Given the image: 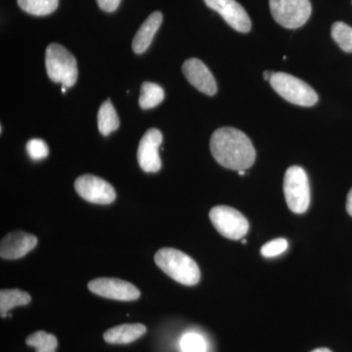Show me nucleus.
Returning a JSON list of instances; mask_svg holds the SVG:
<instances>
[{
  "mask_svg": "<svg viewBox=\"0 0 352 352\" xmlns=\"http://www.w3.org/2000/svg\"><path fill=\"white\" fill-rule=\"evenodd\" d=\"M239 175H245V170H239Z\"/></svg>",
  "mask_w": 352,
  "mask_h": 352,
  "instance_id": "nucleus-29",
  "label": "nucleus"
},
{
  "mask_svg": "<svg viewBox=\"0 0 352 352\" xmlns=\"http://www.w3.org/2000/svg\"><path fill=\"white\" fill-rule=\"evenodd\" d=\"M210 147L215 161L229 170H245L256 161V149L251 139L234 127H221L215 131Z\"/></svg>",
  "mask_w": 352,
  "mask_h": 352,
  "instance_id": "nucleus-1",
  "label": "nucleus"
},
{
  "mask_svg": "<svg viewBox=\"0 0 352 352\" xmlns=\"http://www.w3.org/2000/svg\"><path fill=\"white\" fill-rule=\"evenodd\" d=\"M66 89H67V87H62V92H63V94H65V92H66Z\"/></svg>",
  "mask_w": 352,
  "mask_h": 352,
  "instance_id": "nucleus-30",
  "label": "nucleus"
},
{
  "mask_svg": "<svg viewBox=\"0 0 352 352\" xmlns=\"http://www.w3.org/2000/svg\"><path fill=\"white\" fill-rule=\"evenodd\" d=\"M180 346L183 352H206L207 349L205 340L195 333H188L183 336Z\"/></svg>",
  "mask_w": 352,
  "mask_h": 352,
  "instance_id": "nucleus-22",
  "label": "nucleus"
},
{
  "mask_svg": "<svg viewBox=\"0 0 352 352\" xmlns=\"http://www.w3.org/2000/svg\"><path fill=\"white\" fill-rule=\"evenodd\" d=\"M147 332L142 324H124L109 329L104 333V340L108 344H126L138 340Z\"/></svg>",
  "mask_w": 352,
  "mask_h": 352,
  "instance_id": "nucleus-15",
  "label": "nucleus"
},
{
  "mask_svg": "<svg viewBox=\"0 0 352 352\" xmlns=\"http://www.w3.org/2000/svg\"><path fill=\"white\" fill-rule=\"evenodd\" d=\"M27 152L34 161L45 159L50 154V148L41 139H32L27 143Z\"/></svg>",
  "mask_w": 352,
  "mask_h": 352,
  "instance_id": "nucleus-23",
  "label": "nucleus"
},
{
  "mask_svg": "<svg viewBox=\"0 0 352 352\" xmlns=\"http://www.w3.org/2000/svg\"><path fill=\"white\" fill-rule=\"evenodd\" d=\"M75 189L85 201L98 205H109L116 200L115 189L98 176L85 175L76 178Z\"/></svg>",
  "mask_w": 352,
  "mask_h": 352,
  "instance_id": "nucleus-8",
  "label": "nucleus"
},
{
  "mask_svg": "<svg viewBox=\"0 0 352 352\" xmlns=\"http://www.w3.org/2000/svg\"><path fill=\"white\" fill-rule=\"evenodd\" d=\"M208 7L217 11L227 24L237 32H249L252 22L243 6L236 0H204Z\"/></svg>",
  "mask_w": 352,
  "mask_h": 352,
  "instance_id": "nucleus-11",
  "label": "nucleus"
},
{
  "mask_svg": "<svg viewBox=\"0 0 352 352\" xmlns=\"http://www.w3.org/2000/svg\"><path fill=\"white\" fill-rule=\"evenodd\" d=\"M18 6L25 12L34 16H46L54 12L59 0H17Z\"/></svg>",
  "mask_w": 352,
  "mask_h": 352,
  "instance_id": "nucleus-19",
  "label": "nucleus"
},
{
  "mask_svg": "<svg viewBox=\"0 0 352 352\" xmlns=\"http://www.w3.org/2000/svg\"><path fill=\"white\" fill-rule=\"evenodd\" d=\"M164 99L163 88L156 83L145 82L141 87L140 97H139V106L147 110L157 107Z\"/></svg>",
  "mask_w": 352,
  "mask_h": 352,
  "instance_id": "nucleus-18",
  "label": "nucleus"
},
{
  "mask_svg": "<svg viewBox=\"0 0 352 352\" xmlns=\"http://www.w3.org/2000/svg\"><path fill=\"white\" fill-rule=\"evenodd\" d=\"M25 344L34 347L36 352H55L58 346V340L54 335L44 331H38L25 339Z\"/></svg>",
  "mask_w": 352,
  "mask_h": 352,
  "instance_id": "nucleus-20",
  "label": "nucleus"
},
{
  "mask_svg": "<svg viewBox=\"0 0 352 352\" xmlns=\"http://www.w3.org/2000/svg\"><path fill=\"white\" fill-rule=\"evenodd\" d=\"M346 210L349 215L352 217V188L349 192L346 199Z\"/></svg>",
  "mask_w": 352,
  "mask_h": 352,
  "instance_id": "nucleus-26",
  "label": "nucleus"
},
{
  "mask_svg": "<svg viewBox=\"0 0 352 352\" xmlns=\"http://www.w3.org/2000/svg\"><path fill=\"white\" fill-rule=\"evenodd\" d=\"M38 245V238L24 231L7 234L0 243V256L4 259H18L29 254Z\"/></svg>",
  "mask_w": 352,
  "mask_h": 352,
  "instance_id": "nucleus-13",
  "label": "nucleus"
},
{
  "mask_svg": "<svg viewBox=\"0 0 352 352\" xmlns=\"http://www.w3.org/2000/svg\"><path fill=\"white\" fill-rule=\"evenodd\" d=\"M270 11L275 21L287 29H298L309 19V0H270Z\"/></svg>",
  "mask_w": 352,
  "mask_h": 352,
  "instance_id": "nucleus-7",
  "label": "nucleus"
},
{
  "mask_svg": "<svg viewBox=\"0 0 352 352\" xmlns=\"http://www.w3.org/2000/svg\"><path fill=\"white\" fill-rule=\"evenodd\" d=\"M45 67L52 82H61L65 87H72L78 80V71L76 58L64 46L51 43L46 48Z\"/></svg>",
  "mask_w": 352,
  "mask_h": 352,
  "instance_id": "nucleus-3",
  "label": "nucleus"
},
{
  "mask_svg": "<svg viewBox=\"0 0 352 352\" xmlns=\"http://www.w3.org/2000/svg\"><path fill=\"white\" fill-rule=\"evenodd\" d=\"M97 122H98L99 131L104 136H108L109 134L119 129V117H118V113L110 100L105 101L102 104L98 115H97Z\"/></svg>",
  "mask_w": 352,
  "mask_h": 352,
  "instance_id": "nucleus-17",
  "label": "nucleus"
},
{
  "mask_svg": "<svg viewBox=\"0 0 352 352\" xmlns=\"http://www.w3.org/2000/svg\"><path fill=\"white\" fill-rule=\"evenodd\" d=\"M182 72L185 78L199 91L212 96L217 92V85L212 72L201 60L192 58L184 62Z\"/></svg>",
  "mask_w": 352,
  "mask_h": 352,
  "instance_id": "nucleus-12",
  "label": "nucleus"
},
{
  "mask_svg": "<svg viewBox=\"0 0 352 352\" xmlns=\"http://www.w3.org/2000/svg\"><path fill=\"white\" fill-rule=\"evenodd\" d=\"M270 82L273 89L289 103L311 107L318 101V95L314 88L289 74L274 73Z\"/></svg>",
  "mask_w": 352,
  "mask_h": 352,
  "instance_id": "nucleus-4",
  "label": "nucleus"
},
{
  "mask_svg": "<svg viewBox=\"0 0 352 352\" xmlns=\"http://www.w3.org/2000/svg\"><path fill=\"white\" fill-rule=\"evenodd\" d=\"M332 38L346 53H352V27L346 23L336 22L332 25Z\"/></svg>",
  "mask_w": 352,
  "mask_h": 352,
  "instance_id": "nucleus-21",
  "label": "nucleus"
},
{
  "mask_svg": "<svg viewBox=\"0 0 352 352\" xmlns=\"http://www.w3.org/2000/svg\"><path fill=\"white\" fill-rule=\"evenodd\" d=\"M157 267L168 276L185 286H194L200 281L201 272L198 264L179 250L164 248L155 254Z\"/></svg>",
  "mask_w": 352,
  "mask_h": 352,
  "instance_id": "nucleus-2",
  "label": "nucleus"
},
{
  "mask_svg": "<svg viewBox=\"0 0 352 352\" xmlns=\"http://www.w3.org/2000/svg\"><path fill=\"white\" fill-rule=\"evenodd\" d=\"M97 4L106 12H113L117 10L120 3V0H96Z\"/></svg>",
  "mask_w": 352,
  "mask_h": 352,
  "instance_id": "nucleus-25",
  "label": "nucleus"
},
{
  "mask_svg": "<svg viewBox=\"0 0 352 352\" xmlns=\"http://www.w3.org/2000/svg\"><path fill=\"white\" fill-rule=\"evenodd\" d=\"M30 294L22 289H1L0 291V314L1 317H6L9 310L20 305H27L31 302Z\"/></svg>",
  "mask_w": 352,
  "mask_h": 352,
  "instance_id": "nucleus-16",
  "label": "nucleus"
},
{
  "mask_svg": "<svg viewBox=\"0 0 352 352\" xmlns=\"http://www.w3.org/2000/svg\"><path fill=\"white\" fill-rule=\"evenodd\" d=\"M87 287L91 293L109 300L131 302L140 296V291L134 285L117 278H97L90 281Z\"/></svg>",
  "mask_w": 352,
  "mask_h": 352,
  "instance_id": "nucleus-9",
  "label": "nucleus"
},
{
  "mask_svg": "<svg viewBox=\"0 0 352 352\" xmlns=\"http://www.w3.org/2000/svg\"><path fill=\"white\" fill-rule=\"evenodd\" d=\"M212 226L220 235L230 240H240L247 235L250 224L239 210L227 206H217L210 212Z\"/></svg>",
  "mask_w": 352,
  "mask_h": 352,
  "instance_id": "nucleus-6",
  "label": "nucleus"
},
{
  "mask_svg": "<svg viewBox=\"0 0 352 352\" xmlns=\"http://www.w3.org/2000/svg\"><path fill=\"white\" fill-rule=\"evenodd\" d=\"M288 241L283 239V238L272 240L270 242L266 243L261 248V254H263L264 258H274V256L283 254L288 249Z\"/></svg>",
  "mask_w": 352,
  "mask_h": 352,
  "instance_id": "nucleus-24",
  "label": "nucleus"
},
{
  "mask_svg": "<svg viewBox=\"0 0 352 352\" xmlns=\"http://www.w3.org/2000/svg\"><path fill=\"white\" fill-rule=\"evenodd\" d=\"M311 352H332L329 349H326V347H321V349H314V351H312Z\"/></svg>",
  "mask_w": 352,
  "mask_h": 352,
  "instance_id": "nucleus-28",
  "label": "nucleus"
},
{
  "mask_svg": "<svg viewBox=\"0 0 352 352\" xmlns=\"http://www.w3.org/2000/svg\"><path fill=\"white\" fill-rule=\"evenodd\" d=\"M284 194L287 205L295 214H303L310 205V186L305 170L298 166L289 168L285 173Z\"/></svg>",
  "mask_w": 352,
  "mask_h": 352,
  "instance_id": "nucleus-5",
  "label": "nucleus"
},
{
  "mask_svg": "<svg viewBox=\"0 0 352 352\" xmlns=\"http://www.w3.org/2000/svg\"><path fill=\"white\" fill-rule=\"evenodd\" d=\"M162 22L163 14L157 11L152 13L139 28L132 41V50L136 54H142L148 50L157 30L161 27Z\"/></svg>",
  "mask_w": 352,
  "mask_h": 352,
  "instance_id": "nucleus-14",
  "label": "nucleus"
},
{
  "mask_svg": "<svg viewBox=\"0 0 352 352\" xmlns=\"http://www.w3.org/2000/svg\"><path fill=\"white\" fill-rule=\"evenodd\" d=\"M163 142V134L157 129L145 132L138 146L139 166L145 173H157L162 168L159 148Z\"/></svg>",
  "mask_w": 352,
  "mask_h": 352,
  "instance_id": "nucleus-10",
  "label": "nucleus"
},
{
  "mask_svg": "<svg viewBox=\"0 0 352 352\" xmlns=\"http://www.w3.org/2000/svg\"><path fill=\"white\" fill-rule=\"evenodd\" d=\"M274 75V73L271 71H265L263 73V78L265 80H270L271 78H272V76Z\"/></svg>",
  "mask_w": 352,
  "mask_h": 352,
  "instance_id": "nucleus-27",
  "label": "nucleus"
}]
</instances>
